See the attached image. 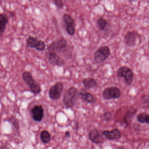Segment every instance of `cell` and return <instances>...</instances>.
Instances as JSON below:
<instances>
[{
	"label": "cell",
	"instance_id": "3957f363",
	"mask_svg": "<svg viewBox=\"0 0 149 149\" xmlns=\"http://www.w3.org/2000/svg\"><path fill=\"white\" fill-rule=\"evenodd\" d=\"M110 55V50L107 45L100 47L95 52L94 60L97 64H101L108 58Z\"/></svg>",
	"mask_w": 149,
	"mask_h": 149
},
{
	"label": "cell",
	"instance_id": "9c48e42d",
	"mask_svg": "<svg viewBox=\"0 0 149 149\" xmlns=\"http://www.w3.org/2000/svg\"><path fill=\"white\" fill-rule=\"evenodd\" d=\"M63 19L66 25V31L70 36H72L75 33V25L74 19L69 14H64Z\"/></svg>",
	"mask_w": 149,
	"mask_h": 149
},
{
	"label": "cell",
	"instance_id": "ac0fdd59",
	"mask_svg": "<svg viewBox=\"0 0 149 149\" xmlns=\"http://www.w3.org/2000/svg\"><path fill=\"white\" fill-rule=\"evenodd\" d=\"M138 122L141 123H146L149 125V114L146 113H141L137 116Z\"/></svg>",
	"mask_w": 149,
	"mask_h": 149
},
{
	"label": "cell",
	"instance_id": "30bf717a",
	"mask_svg": "<svg viewBox=\"0 0 149 149\" xmlns=\"http://www.w3.org/2000/svg\"><path fill=\"white\" fill-rule=\"evenodd\" d=\"M48 52V59L52 65L62 66L65 65L64 60L56 52Z\"/></svg>",
	"mask_w": 149,
	"mask_h": 149
},
{
	"label": "cell",
	"instance_id": "8fae6325",
	"mask_svg": "<svg viewBox=\"0 0 149 149\" xmlns=\"http://www.w3.org/2000/svg\"><path fill=\"white\" fill-rule=\"evenodd\" d=\"M32 118L36 121L41 122L44 117V109L42 105L35 106L31 110Z\"/></svg>",
	"mask_w": 149,
	"mask_h": 149
},
{
	"label": "cell",
	"instance_id": "d4e9b609",
	"mask_svg": "<svg viewBox=\"0 0 149 149\" xmlns=\"http://www.w3.org/2000/svg\"><path fill=\"white\" fill-rule=\"evenodd\" d=\"M65 136L67 138H69L70 136V133L69 131H66L65 133Z\"/></svg>",
	"mask_w": 149,
	"mask_h": 149
},
{
	"label": "cell",
	"instance_id": "2e32d148",
	"mask_svg": "<svg viewBox=\"0 0 149 149\" xmlns=\"http://www.w3.org/2000/svg\"><path fill=\"white\" fill-rule=\"evenodd\" d=\"M8 23V18L7 15L4 13L0 14V34L1 36L4 33L6 29V26Z\"/></svg>",
	"mask_w": 149,
	"mask_h": 149
},
{
	"label": "cell",
	"instance_id": "e0dca14e",
	"mask_svg": "<svg viewBox=\"0 0 149 149\" xmlns=\"http://www.w3.org/2000/svg\"><path fill=\"white\" fill-rule=\"evenodd\" d=\"M82 84L86 89H90L95 87L97 85L96 80L93 78H84L82 81Z\"/></svg>",
	"mask_w": 149,
	"mask_h": 149
},
{
	"label": "cell",
	"instance_id": "5b68a950",
	"mask_svg": "<svg viewBox=\"0 0 149 149\" xmlns=\"http://www.w3.org/2000/svg\"><path fill=\"white\" fill-rule=\"evenodd\" d=\"M67 46V42L64 38H59L53 41L48 46V52H53L56 53L64 50Z\"/></svg>",
	"mask_w": 149,
	"mask_h": 149
},
{
	"label": "cell",
	"instance_id": "7402d4cb",
	"mask_svg": "<svg viewBox=\"0 0 149 149\" xmlns=\"http://www.w3.org/2000/svg\"><path fill=\"white\" fill-rule=\"evenodd\" d=\"M9 121L11 122V124L14 126V127L17 130H19L20 126H19V121L17 120L16 116L13 115L10 118Z\"/></svg>",
	"mask_w": 149,
	"mask_h": 149
},
{
	"label": "cell",
	"instance_id": "4fadbf2b",
	"mask_svg": "<svg viewBox=\"0 0 149 149\" xmlns=\"http://www.w3.org/2000/svg\"><path fill=\"white\" fill-rule=\"evenodd\" d=\"M102 134L108 140L111 141L119 140L122 136L120 131L117 129H114L111 131L105 130L102 132Z\"/></svg>",
	"mask_w": 149,
	"mask_h": 149
},
{
	"label": "cell",
	"instance_id": "ba28073f",
	"mask_svg": "<svg viewBox=\"0 0 149 149\" xmlns=\"http://www.w3.org/2000/svg\"><path fill=\"white\" fill-rule=\"evenodd\" d=\"M64 88L63 84L58 82L52 86L49 91L50 98L53 100L58 99L61 96V93Z\"/></svg>",
	"mask_w": 149,
	"mask_h": 149
},
{
	"label": "cell",
	"instance_id": "d6986e66",
	"mask_svg": "<svg viewBox=\"0 0 149 149\" xmlns=\"http://www.w3.org/2000/svg\"><path fill=\"white\" fill-rule=\"evenodd\" d=\"M136 109H132L131 110H129L128 111L127 113L125 115L124 118V122L127 125H128L130 123L132 118L134 117L135 113H136Z\"/></svg>",
	"mask_w": 149,
	"mask_h": 149
},
{
	"label": "cell",
	"instance_id": "52a82bcc",
	"mask_svg": "<svg viewBox=\"0 0 149 149\" xmlns=\"http://www.w3.org/2000/svg\"><path fill=\"white\" fill-rule=\"evenodd\" d=\"M121 95L120 90L116 87H107L104 89L102 92L103 98L106 100L118 99L120 98Z\"/></svg>",
	"mask_w": 149,
	"mask_h": 149
},
{
	"label": "cell",
	"instance_id": "603a6c76",
	"mask_svg": "<svg viewBox=\"0 0 149 149\" xmlns=\"http://www.w3.org/2000/svg\"><path fill=\"white\" fill-rule=\"evenodd\" d=\"M53 2L58 8L63 9L64 7L65 4L63 0H53Z\"/></svg>",
	"mask_w": 149,
	"mask_h": 149
},
{
	"label": "cell",
	"instance_id": "7c38bea8",
	"mask_svg": "<svg viewBox=\"0 0 149 149\" xmlns=\"http://www.w3.org/2000/svg\"><path fill=\"white\" fill-rule=\"evenodd\" d=\"M88 136L89 139L94 143L100 144L103 142L104 138L102 134H101L96 129H92L89 133Z\"/></svg>",
	"mask_w": 149,
	"mask_h": 149
},
{
	"label": "cell",
	"instance_id": "277c9868",
	"mask_svg": "<svg viewBox=\"0 0 149 149\" xmlns=\"http://www.w3.org/2000/svg\"><path fill=\"white\" fill-rule=\"evenodd\" d=\"M117 76L120 78H123L127 85H130L133 83L134 74L133 71L127 66H122L118 70Z\"/></svg>",
	"mask_w": 149,
	"mask_h": 149
},
{
	"label": "cell",
	"instance_id": "7a4b0ae2",
	"mask_svg": "<svg viewBox=\"0 0 149 149\" xmlns=\"http://www.w3.org/2000/svg\"><path fill=\"white\" fill-rule=\"evenodd\" d=\"M78 97V90L74 87H70L64 95L63 101L67 108L73 107Z\"/></svg>",
	"mask_w": 149,
	"mask_h": 149
},
{
	"label": "cell",
	"instance_id": "9a60e30c",
	"mask_svg": "<svg viewBox=\"0 0 149 149\" xmlns=\"http://www.w3.org/2000/svg\"><path fill=\"white\" fill-rule=\"evenodd\" d=\"M137 35L134 31H129L125 36V43L129 46H134L135 45L137 39Z\"/></svg>",
	"mask_w": 149,
	"mask_h": 149
},
{
	"label": "cell",
	"instance_id": "ffe728a7",
	"mask_svg": "<svg viewBox=\"0 0 149 149\" xmlns=\"http://www.w3.org/2000/svg\"><path fill=\"white\" fill-rule=\"evenodd\" d=\"M41 141L44 143H48L49 142L51 139V135L46 130L42 131L40 134Z\"/></svg>",
	"mask_w": 149,
	"mask_h": 149
},
{
	"label": "cell",
	"instance_id": "44dd1931",
	"mask_svg": "<svg viewBox=\"0 0 149 149\" xmlns=\"http://www.w3.org/2000/svg\"><path fill=\"white\" fill-rule=\"evenodd\" d=\"M97 25H98V28L101 30L103 31L105 30L106 27L108 23L107 21L103 17H100L98 21H97Z\"/></svg>",
	"mask_w": 149,
	"mask_h": 149
},
{
	"label": "cell",
	"instance_id": "cb8c5ba5",
	"mask_svg": "<svg viewBox=\"0 0 149 149\" xmlns=\"http://www.w3.org/2000/svg\"><path fill=\"white\" fill-rule=\"evenodd\" d=\"M103 120L106 121H109L111 120L112 118V115L109 112H107L103 115L102 116Z\"/></svg>",
	"mask_w": 149,
	"mask_h": 149
},
{
	"label": "cell",
	"instance_id": "8992f818",
	"mask_svg": "<svg viewBox=\"0 0 149 149\" xmlns=\"http://www.w3.org/2000/svg\"><path fill=\"white\" fill-rule=\"evenodd\" d=\"M26 43L29 47L34 48L39 51L44 50L46 47V45L43 41L31 36H29L26 39Z\"/></svg>",
	"mask_w": 149,
	"mask_h": 149
},
{
	"label": "cell",
	"instance_id": "6da1fadb",
	"mask_svg": "<svg viewBox=\"0 0 149 149\" xmlns=\"http://www.w3.org/2000/svg\"><path fill=\"white\" fill-rule=\"evenodd\" d=\"M22 78L24 82L29 86L31 91L35 94H38L41 93L42 89L40 85L33 78L32 74L28 71L24 72Z\"/></svg>",
	"mask_w": 149,
	"mask_h": 149
},
{
	"label": "cell",
	"instance_id": "5bb4252c",
	"mask_svg": "<svg viewBox=\"0 0 149 149\" xmlns=\"http://www.w3.org/2000/svg\"><path fill=\"white\" fill-rule=\"evenodd\" d=\"M78 96L82 100L88 103H93L95 99L93 94L86 90H81L78 92Z\"/></svg>",
	"mask_w": 149,
	"mask_h": 149
}]
</instances>
